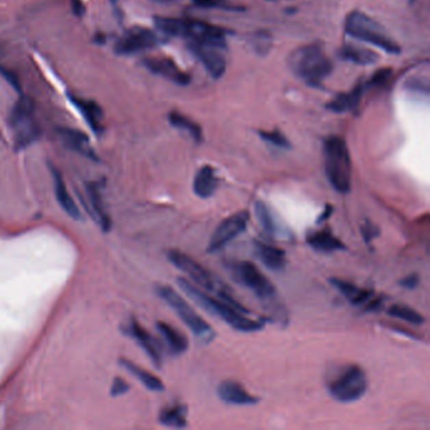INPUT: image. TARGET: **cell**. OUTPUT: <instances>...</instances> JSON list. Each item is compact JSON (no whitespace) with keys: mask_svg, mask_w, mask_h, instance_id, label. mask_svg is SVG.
<instances>
[{"mask_svg":"<svg viewBox=\"0 0 430 430\" xmlns=\"http://www.w3.org/2000/svg\"><path fill=\"white\" fill-rule=\"evenodd\" d=\"M392 76V70L391 68H381L379 71L375 72L372 77L367 82V86L370 88H381L386 86L391 80Z\"/></svg>","mask_w":430,"mask_h":430,"instance_id":"836d02e7","label":"cell"},{"mask_svg":"<svg viewBox=\"0 0 430 430\" xmlns=\"http://www.w3.org/2000/svg\"><path fill=\"white\" fill-rule=\"evenodd\" d=\"M88 199H90V203L92 206V211H94V215H95L97 223H100V226L104 231H109L112 227V220H110V216L105 208L103 194H101L100 188L95 184H88Z\"/></svg>","mask_w":430,"mask_h":430,"instance_id":"4316f807","label":"cell"},{"mask_svg":"<svg viewBox=\"0 0 430 430\" xmlns=\"http://www.w3.org/2000/svg\"><path fill=\"white\" fill-rule=\"evenodd\" d=\"M388 314L392 318L401 319V320H405L407 323L415 325V326H420V325H424V322H425V318L419 312H416L414 308L409 307L407 304H401V303L392 304L390 308L388 309Z\"/></svg>","mask_w":430,"mask_h":430,"instance_id":"1f68e13d","label":"cell"},{"mask_svg":"<svg viewBox=\"0 0 430 430\" xmlns=\"http://www.w3.org/2000/svg\"><path fill=\"white\" fill-rule=\"evenodd\" d=\"M143 64L154 75L162 76L177 85L186 86L191 84L190 73L182 71L177 64L166 57H149L143 60Z\"/></svg>","mask_w":430,"mask_h":430,"instance_id":"4fadbf2b","label":"cell"},{"mask_svg":"<svg viewBox=\"0 0 430 430\" xmlns=\"http://www.w3.org/2000/svg\"><path fill=\"white\" fill-rule=\"evenodd\" d=\"M217 394L221 398L223 403L231 404V405H255L259 403V399L247 392L246 389L236 381L226 380L218 385Z\"/></svg>","mask_w":430,"mask_h":430,"instance_id":"2e32d148","label":"cell"},{"mask_svg":"<svg viewBox=\"0 0 430 430\" xmlns=\"http://www.w3.org/2000/svg\"><path fill=\"white\" fill-rule=\"evenodd\" d=\"M270 1H274V0H270Z\"/></svg>","mask_w":430,"mask_h":430,"instance_id":"b9f144b4","label":"cell"},{"mask_svg":"<svg viewBox=\"0 0 430 430\" xmlns=\"http://www.w3.org/2000/svg\"><path fill=\"white\" fill-rule=\"evenodd\" d=\"M72 12L77 16H82L85 14V5L81 0H73L72 1Z\"/></svg>","mask_w":430,"mask_h":430,"instance_id":"60d3db41","label":"cell"},{"mask_svg":"<svg viewBox=\"0 0 430 430\" xmlns=\"http://www.w3.org/2000/svg\"><path fill=\"white\" fill-rule=\"evenodd\" d=\"M232 277L240 284L251 290L262 301H273L277 296V289L255 264L251 262H233L227 265Z\"/></svg>","mask_w":430,"mask_h":430,"instance_id":"ba28073f","label":"cell"},{"mask_svg":"<svg viewBox=\"0 0 430 430\" xmlns=\"http://www.w3.org/2000/svg\"><path fill=\"white\" fill-rule=\"evenodd\" d=\"M9 127L13 131L16 149H25L40 138V129L34 119V103L28 96L22 95L9 115Z\"/></svg>","mask_w":430,"mask_h":430,"instance_id":"5b68a950","label":"cell"},{"mask_svg":"<svg viewBox=\"0 0 430 430\" xmlns=\"http://www.w3.org/2000/svg\"><path fill=\"white\" fill-rule=\"evenodd\" d=\"M127 329H128L129 335L131 336L138 344L145 351V353L149 356L151 362L157 367L162 366L163 356H162L160 343L136 319L130 320V325Z\"/></svg>","mask_w":430,"mask_h":430,"instance_id":"9a60e30c","label":"cell"},{"mask_svg":"<svg viewBox=\"0 0 430 430\" xmlns=\"http://www.w3.org/2000/svg\"><path fill=\"white\" fill-rule=\"evenodd\" d=\"M157 293L179 316V318L182 319L184 325L191 329L192 333L199 342L208 344L215 340L216 332L214 328L210 326L173 288L160 286L157 288Z\"/></svg>","mask_w":430,"mask_h":430,"instance_id":"8992f818","label":"cell"},{"mask_svg":"<svg viewBox=\"0 0 430 430\" xmlns=\"http://www.w3.org/2000/svg\"><path fill=\"white\" fill-rule=\"evenodd\" d=\"M218 188V177L215 168L203 166L199 168L193 181V191L201 199H210Z\"/></svg>","mask_w":430,"mask_h":430,"instance_id":"7402d4cb","label":"cell"},{"mask_svg":"<svg viewBox=\"0 0 430 430\" xmlns=\"http://www.w3.org/2000/svg\"><path fill=\"white\" fill-rule=\"evenodd\" d=\"M188 47L191 49L192 53L199 57V61L203 64L205 68L214 79L217 80L223 77L226 72L227 64L218 48L197 45V43H188Z\"/></svg>","mask_w":430,"mask_h":430,"instance_id":"5bb4252c","label":"cell"},{"mask_svg":"<svg viewBox=\"0 0 430 430\" xmlns=\"http://www.w3.org/2000/svg\"><path fill=\"white\" fill-rule=\"evenodd\" d=\"M193 3L196 5H199L201 8L208 9H235V10H239L238 7H231L230 4H227L226 0H193Z\"/></svg>","mask_w":430,"mask_h":430,"instance_id":"e575fe53","label":"cell"},{"mask_svg":"<svg viewBox=\"0 0 430 430\" xmlns=\"http://www.w3.org/2000/svg\"><path fill=\"white\" fill-rule=\"evenodd\" d=\"M68 100L75 109L80 112L81 116L88 123L90 129L95 133L96 136L101 134L104 131L103 127V110L95 101L85 100L75 95H68Z\"/></svg>","mask_w":430,"mask_h":430,"instance_id":"e0dca14e","label":"cell"},{"mask_svg":"<svg viewBox=\"0 0 430 430\" xmlns=\"http://www.w3.org/2000/svg\"><path fill=\"white\" fill-rule=\"evenodd\" d=\"M168 120H169V123H170L172 127H175V129H179V130H184L186 133H188L196 143L199 144L202 142V139H203L202 128L199 127L197 123H194L193 120L187 118L184 114H181V112H169Z\"/></svg>","mask_w":430,"mask_h":430,"instance_id":"4dcf8cb0","label":"cell"},{"mask_svg":"<svg viewBox=\"0 0 430 430\" xmlns=\"http://www.w3.org/2000/svg\"><path fill=\"white\" fill-rule=\"evenodd\" d=\"M129 389H130V386H129V383H127L125 380H123V379H120V377H116V379L114 380V383H112V395H114V396H120V395L128 392Z\"/></svg>","mask_w":430,"mask_h":430,"instance_id":"f35d334b","label":"cell"},{"mask_svg":"<svg viewBox=\"0 0 430 430\" xmlns=\"http://www.w3.org/2000/svg\"><path fill=\"white\" fill-rule=\"evenodd\" d=\"M168 260L178 268L179 270L184 271V274L196 283L197 287L207 289L208 292H212L215 294L220 295L229 292L227 287L223 284V281L216 279L215 277L210 271L197 263L193 257L182 251L178 250H170L168 251Z\"/></svg>","mask_w":430,"mask_h":430,"instance_id":"9c48e42d","label":"cell"},{"mask_svg":"<svg viewBox=\"0 0 430 430\" xmlns=\"http://www.w3.org/2000/svg\"><path fill=\"white\" fill-rule=\"evenodd\" d=\"M255 214L257 221L263 227L264 232L270 238H281L289 236L288 229H284L277 220V216L273 214L269 206L263 201H256Z\"/></svg>","mask_w":430,"mask_h":430,"instance_id":"44dd1931","label":"cell"},{"mask_svg":"<svg viewBox=\"0 0 430 430\" xmlns=\"http://www.w3.org/2000/svg\"><path fill=\"white\" fill-rule=\"evenodd\" d=\"M250 215L247 211H240L225 218L223 223L216 227L211 240L208 242L207 253H217L229 245L241 233L246 231Z\"/></svg>","mask_w":430,"mask_h":430,"instance_id":"8fae6325","label":"cell"},{"mask_svg":"<svg viewBox=\"0 0 430 430\" xmlns=\"http://www.w3.org/2000/svg\"><path fill=\"white\" fill-rule=\"evenodd\" d=\"M177 283L186 294L191 298L193 302L199 304L208 313L217 316L226 322L229 326L240 332H256L264 327L263 320H256L247 317L246 313L239 311L230 303L225 302L223 299H215L210 296L207 293L199 289L196 284H193L186 278H178Z\"/></svg>","mask_w":430,"mask_h":430,"instance_id":"6da1fadb","label":"cell"},{"mask_svg":"<svg viewBox=\"0 0 430 430\" xmlns=\"http://www.w3.org/2000/svg\"><path fill=\"white\" fill-rule=\"evenodd\" d=\"M344 31L352 38L370 43L375 47L383 49L386 53L390 55L401 53V47L386 34L383 27L372 18L359 10H355L347 16Z\"/></svg>","mask_w":430,"mask_h":430,"instance_id":"277c9868","label":"cell"},{"mask_svg":"<svg viewBox=\"0 0 430 430\" xmlns=\"http://www.w3.org/2000/svg\"><path fill=\"white\" fill-rule=\"evenodd\" d=\"M338 56L341 57L344 61H349V62H352V64H361V66L376 64V61L379 60V55L375 53L374 51L367 49V48L352 46V45L343 46L340 49V52H338Z\"/></svg>","mask_w":430,"mask_h":430,"instance_id":"83f0119b","label":"cell"},{"mask_svg":"<svg viewBox=\"0 0 430 430\" xmlns=\"http://www.w3.org/2000/svg\"><path fill=\"white\" fill-rule=\"evenodd\" d=\"M323 155L328 182L336 192L341 194L349 193L351 191L352 164L349 147L344 139L341 136H328L323 144Z\"/></svg>","mask_w":430,"mask_h":430,"instance_id":"3957f363","label":"cell"},{"mask_svg":"<svg viewBox=\"0 0 430 430\" xmlns=\"http://www.w3.org/2000/svg\"><path fill=\"white\" fill-rule=\"evenodd\" d=\"M255 45L256 51H259L260 53L264 51H268L270 46V36L268 33H257Z\"/></svg>","mask_w":430,"mask_h":430,"instance_id":"ab89813d","label":"cell"},{"mask_svg":"<svg viewBox=\"0 0 430 430\" xmlns=\"http://www.w3.org/2000/svg\"><path fill=\"white\" fill-rule=\"evenodd\" d=\"M121 365L125 367L130 374L134 375L136 379L143 383L148 390L155 391V392H160V391L164 390V385L160 381V377H157L155 375H153L149 371L138 366L136 364L129 361V359H121Z\"/></svg>","mask_w":430,"mask_h":430,"instance_id":"f546056e","label":"cell"},{"mask_svg":"<svg viewBox=\"0 0 430 430\" xmlns=\"http://www.w3.org/2000/svg\"><path fill=\"white\" fill-rule=\"evenodd\" d=\"M254 247L256 255L268 269L273 271H281L286 269L288 260L284 250L259 240L254 241Z\"/></svg>","mask_w":430,"mask_h":430,"instance_id":"d6986e66","label":"cell"},{"mask_svg":"<svg viewBox=\"0 0 430 430\" xmlns=\"http://www.w3.org/2000/svg\"><path fill=\"white\" fill-rule=\"evenodd\" d=\"M57 133L61 138L62 143L67 148H70L71 151H77L79 154L86 157L88 160H97V155L95 151L92 149L88 136L81 133L80 130L62 127V128L57 129Z\"/></svg>","mask_w":430,"mask_h":430,"instance_id":"ac0fdd59","label":"cell"},{"mask_svg":"<svg viewBox=\"0 0 430 430\" xmlns=\"http://www.w3.org/2000/svg\"><path fill=\"white\" fill-rule=\"evenodd\" d=\"M329 281L353 305H361V304L366 305L367 303L370 302L375 296L372 290L362 289V288L355 286L353 283H350V281H346V280L340 279V278H332Z\"/></svg>","mask_w":430,"mask_h":430,"instance_id":"603a6c76","label":"cell"},{"mask_svg":"<svg viewBox=\"0 0 430 430\" xmlns=\"http://www.w3.org/2000/svg\"><path fill=\"white\" fill-rule=\"evenodd\" d=\"M364 90H365V85L362 82H359L355 88L351 90L350 92L338 94V95L336 96L333 100H331L327 104V108L335 112H352L361 103V99H362V95H364Z\"/></svg>","mask_w":430,"mask_h":430,"instance_id":"cb8c5ba5","label":"cell"},{"mask_svg":"<svg viewBox=\"0 0 430 430\" xmlns=\"http://www.w3.org/2000/svg\"><path fill=\"white\" fill-rule=\"evenodd\" d=\"M259 136L264 142L271 144L277 148H281V149L290 148V142L288 140L287 136H284L278 129H275V130H260Z\"/></svg>","mask_w":430,"mask_h":430,"instance_id":"d6a6232c","label":"cell"},{"mask_svg":"<svg viewBox=\"0 0 430 430\" xmlns=\"http://www.w3.org/2000/svg\"><path fill=\"white\" fill-rule=\"evenodd\" d=\"M419 283H420V278L416 273H412L399 281V284L407 290H413L415 288H418Z\"/></svg>","mask_w":430,"mask_h":430,"instance_id":"74e56055","label":"cell"},{"mask_svg":"<svg viewBox=\"0 0 430 430\" xmlns=\"http://www.w3.org/2000/svg\"><path fill=\"white\" fill-rule=\"evenodd\" d=\"M0 75L5 79V80L8 81L9 85L12 86V88H14L16 91L18 92H21L22 91V85H21V81L18 79V76H16L14 72L12 71V70H9L7 67H4V66H1L0 64Z\"/></svg>","mask_w":430,"mask_h":430,"instance_id":"d590c367","label":"cell"},{"mask_svg":"<svg viewBox=\"0 0 430 430\" xmlns=\"http://www.w3.org/2000/svg\"><path fill=\"white\" fill-rule=\"evenodd\" d=\"M226 31L214 24L205 23L201 21L184 19L182 38L190 40V43H197L203 46L225 49L226 48Z\"/></svg>","mask_w":430,"mask_h":430,"instance_id":"7c38bea8","label":"cell"},{"mask_svg":"<svg viewBox=\"0 0 430 430\" xmlns=\"http://www.w3.org/2000/svg\"><path fill=\"white\" fill-rule=\"evenodd\" d=\"M288 66L308 85H319L333 70L331 60L317 43L294 49L288 57Z\"/></svg>","mask_w":430,"mask_h":430,"instance_id":"7a4b0ae2","label":"cell"},{"mask_svg":"<svg viewBox=\"0 0 430 430\" xmlns=\"http://www.w3.org/2000/svg\"><path fill=\"white\" fill-rule=\"evenodd\" d=\"M361 232H362V236H364V239L366 242H370V241H372L375 238H377V235H379V229L375 226L374 223H371V221H366L365 225H362V227H361Z\"/></svg>","mask_w":430,"mask_h":430,"instance_id":"8d00e7d4","label":"cell"},{"mask_svg":"<svg viewBox=\"0 0 430 430\" xmlns=\"http://www.w3.org/2000/svg\"><path fill=\"white\" fill-rule=\"evenodd\" d=\"M51 173L53 178V186H55V194H56L57 202L62 207L67 215L72 217L73 220H80V208L76 205V202L67 190V186L64 184V177L60 173V170L55 167H51Z\"/></svg>","mask_w":430,"mask_h":430,"instance_id":"ffe728a7","label":"cell"},{"mask_svg":"<svg viewBox=\"0 0 430 430\" xmlns=\"http://www.w3.org/2000/svg\"><path fill=\"white\" fill-rule=\"evenodd\" d=\"M307 242L309 246L320 253H335L340 250H346L342 241L336 238L331 230L312 232L307 236Z\"/></svg>","mask_w":430,"mask_h":430,"instance_id":"d4e9b609","label":"cell"},{"mask_svg":"<svg viewBox=\"0 0 430 430\" xmlns=\"http://www.w3.org/2000/svg\"><path fill=\"white\" fill-rule=\"evenodd\" d=\"M164 40L162 36L151 29L144 27H133L116 40L115 52L121 56H129L157 47Z\"/></svg>","mask_w":430,"mask_h":430,"instance_id":"30bf717a","label":"cell"},{"mask_svg":"<svg viewBox=\"0 0 430 430\" xmlns=\"http://www.w3.org/2000/svg\"><path fill=\"white\" fill-rule=\"evenodd\" d=\"M187 413L188 409L184 404H175L162 409L160 422L167 428L184 429L187 427Z\"/></svg>","mask_w":430,"mask_h":430,"instance_id":"f1b7e54d","label":"cell"},{"mask_svg":"<svg viewBox=\"0 0 430 430\" xmlns=\"http://www.w3.org/2000/svg\"><path fill=\"white\" fill-rule=\"evenodd\" d=\"M366 372L359 365H347L328 383V391L340 403L357 401L366 394Z\"/></svg>","mask_w":430,"mask_h":430,"instance_id":"52a82bcc","label":"cell"},{"mask_svg":"<svg viewBox=\"0 0 430 430\" xmlns=\"http://www.w3.org/2000/svg\"><path fill=\"white\" fill-rule=\"evenodd\" d=\"M157 329L160 331V335L164 338L169 352L172 355L179 356L188 349V341H187L186 336L175 327L168 325L166 322H158Z\"/></svg>","mask_w":430,"mask_h":430,"instance_id":"484cf974","label":"cell"}]
</instances>
